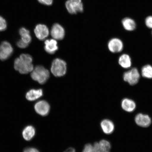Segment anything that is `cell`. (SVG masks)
<instances>
[{
	"label": "cell",
	"mask_w": 152,
	"mask_h": 152,
	"mask_svg": "<svg viewBox=\"0 0 152 152\" xmlns=\"http://www.w3.org/2000/svg\"><path fill=\"white\" fill-rule=\"evenodd\" d=\"M64 152H75V150L73 148H69Z\"/></svg>",
	"instance_id": "obj_28"
},
{
	"label": "cell",
	"mask_w": 152,
	"mask_h": 152,
	"mask_svg": "<svg viewBox=\"0 0 152 152\" xmlns=\"http://www.w3.org/2000/svg\"><path fill=\"white\" fill-rule=\"evenodd\" d=\"M19 33L21 37L22 40L26 43L31 42V37L30 35V31L24 28H22L19 30Z\"/></svg>",
	"instance_id": "obj_19"
},
{
	"label": "cell",
	"mask_w": 152,
	"mask_h": 152,
	"mask_svg": "<svg viewBox=\"0 0 152 152\" xmlns=\"http://www.w3.org/2000/svg\"><path fill=\"white\" fill-rule=\"evenodd\" d=\"M51 34L53 39L60 40L64 39L65 35V31L61 26L56 23L52 26L51 30Z\"/></svg>",
	"instance_id": "obj_10"
},
{
	"label": "cell",
	"mask_w": 152,
	"mask_h": 152,
	"mask_svg": "<svg viewBox=\"0 0 152 152\" xmlns=\"http://www.w3.org/2000/svg\"><path fill=\"white\" fill-rule=\"evenodd\" d=\"M7 28V23L5 19L0 16V31H4Z\"/></svg>",
	"instance_id": "obj_23"
},
{
	"label": "cell",
	"mask_w": 152,
	"mask_h": 152,
	"mask_svg": "<svg viewBox=\"0 0 152 152\" xmlns=\"http://www.w3.org/2000/svg\"><path fill=\"white\" fill-rule=\"evenodd\" d=\"M65 5L68 12L71 14L82 12L83 10L81 0H68L66 2Z\"/></svg>",
	"instance_id": "obj_5"
},
{
	"label": "cell",
	"mask_w": 152,
	"mask_h": 152,
	"mask_svg": "<svg viewBox=\"0 0 152 152\" xmlns=\"http://www.w3.org/2000/svg\"><path fill=\"white\" fill-rule=\"evenodd\" d=\"M33 58L28 54H22L14 61L15 69L22 74H26L33 71Z\"/></svg>",
	"instance_id": "obj_1"
},
{
	"label": "cell",
	"mask_w": 152,
	"mask_h": 152,
	"mask_svg": "<svg viewBox=\"0 0 152 152\" xmlns=\"http://www.w3.org/2000/svg\"><path fill=\"white\" fill-rule=\"evenodd\" d=\"M51 71L55 77H61L64 76L66 71V62L61 59H55L52 62Z\"/></svg>",
	"instance_id": "obj_3"
},
{
	"label": "cell",
	"mask_w": 152,
	"mask_h": 152,
	"mask_svg": "<svg viewBox=\"0 0 152 152\" xmlns=\"http://www.w3.org/2000/svg\"></svg>",
	"instance_id": "obj_30"
},
{
	"label": "cell",
	"mask_w": 152,
	"mask_h": 152,
	"mask_svg": "<svg viewBox=\"0 0 152 152\" xmlns=\"http://www.w3.org/2000/svg\"><path fill=\"white\" fill-rule=\"evenodd\" d=\"M135 121L138 126L147 128L151 124V119L148 115L140 113L135 117Z\"/></svg>",
	"instance_id": "obj_8"
},
{
	"label": "cell",
	"mask_w": 152,
	"mask_h": 152,
	"mask_svg": "<svg viewBox=\"0 0 152 152\" xmlns=\"http://www.w3.org/2000/svg\"><path fill=\"white\" fill-rule=\"evenodd\" d=\"M34 32L36 37L40 40L45 39L49 34L48 28L45 25L42 24H39L36 26Z\"/></svg>",
	"instance_id": "obj_11"
},
{
	"label": "cell",
	"mask_w": 152,
	"mask_h": 152,
	"mask_svg": "<svg viewBox=\"0 0 152 152\" xmlns=\"http://www.w3.org/2000/svg\"><path fill=\"white\" fill-rule=\"evenodd\" d=\"M142 77L147 79H152V66L149 64L144 66L141 70Z\"/></svg>",
	"instance_id": "obj_20"
},
{
	"label": "cell",
	"mask_w": 152,
	"mask_h": 152,
	"mask_svg": "<svg viewBox=\"0 0 152 152\" xmlns=\"http://www.w3.org/2000/svg\"><path fill=\"white\" fill-rule=\"evenodd\" d=\"M43 95V90L42 89H32L26 93V98L28 100L33 101L41 97Z\"/></svg>",
	"instance_id": "obj_15"
},
{
	"label": "cell",
	"mask_w": 152,
	"mask_h": 152,
	"mask_svg": "<svg viewBox=\"0 0 152 152\" xmlns=\"http://www.w3.org/2000/svg\"><path fill=\"white\" fill-rule=\"evenodd\" d=\"M123 109L128 113H132L136 108V104L134 101L128 98L123 99L121 103Z\"/></svg>",
	"instance_id": "obj_14"
},
{
	"label": "cell",
	"mask_w": 152,
	"mask_h": 152,
	"mask_svg": "<svg viewBox=\"0 0 152 152\" xmlns=\"http://www.w3.org/2000/svg\"><path fill=\"white\" fill-rule=\"evenodd\" d=\"M97 152H109V151H101L100 149L99 150H98Z\"/></svg>",
	"instance_id": "obj_29"
},
{
	"label": "cell",
	"mask_w": 152,
	"mask_h": 152,
	"mask_svg": "<svg viewBox=\"0 0 152 152\" xmlns=\"http://www.w3.org/2000/svg\"><path fill=\"white\" fill-rule=\"evenodd\" d=\"M17 45L21 48H25L27 47L28 44L24 42L21 39L19 40L17 43Z\"/></svg>",
	"instance_id": "obj_25"
},
{
	"label": "cell",
	"mask_w": 152,
	"mask_h": 152,
	"mask_svg": "<svg viewBox=\"0 0 152 152\" xmlns=\"http://www.w3.org/2000/svg\"><path fill=\"white\" fill-rule=\"evenodd\" d=\"M35 111L39 115L42 116H46L48 115L50 110V106L48 102L45 100L38 102L34 106Z\"/></svg>",
	"instance_id": "obj_7"
},
{
	"label": "cell",
	"mask_w": 152,
	"mask_h": 152,
	"mask_svg": "<svg viewBox=\"0 0 152 152\" xmlns=\"http://www.w3.org/2000/svg\"><path fill=\"white\" fill-rule=\"evenodd\" d=\"M45 44V50L49 54H54L58 50V43L56 39L46 40Z\"/></svg>",
	"instance_id": "obj_12"
},
{
	"label": "cell",
	"mask_w": 152,
	"mask_h": 152,
	"mask_svg": "<svg viewBox=\"0 0 152 152\" xmlns=\"http://www.w3.org/2000/svg\"><path fill=\"white\" fill-rule=\"evenodd\" d=\"M99 149L101 151H109L111 149V145L110 142L106 140H102L99 142Z\"/></svg>",
	"instance_id": "obj_21"
},
{
	"label": "cell",
	"mask_w": 152,
	"mask_h": 152,
	"mask_svg": "<svg viewBox=\"0 0 152 152\" xmlns=\"http://www.w3.org/2000/svg\"><path fill=\"white\" fill-rule=\"evenodd\" d=\"M118 62L119 65L124 68L130 67L132 64L130 56L126 54H123L119 57Z\"/></svg>",
	"instance_id": "obj_17"
},
{
	"label": "cell",
	"mask_w": 152,
	"mask_h": 152,
	"mask_svg": "<svg viewBox=\"0 0 152 152\" xmlns=\"http://www.w3.org/2000/svg\"><path fill=\"white\" fill-rule=\"evenodd\" d=\"M53 0H38L42 4L46 5H51L53 3Z\"/></svg>",
	"instance_id": "obj_26"
},
{
	"label": "cell",
	"mask_w": 152,
	"mask_h": 152,
	"mask_svg": "<svg viewBox=\"0 0 152 152\" xmlns=\"http://www.w3.org/2000/svg\"><path fill=\"white\" fill-rule=\"evenodd\" d=\"M31 76L34 80L37 81L40 84H43L48 80L50 73L43 66H38L34 68Z\"/></svg>",
	"instance_id": "obj_2"
},
{
	"label": "cell",
	"mask_w": 152,
	"mask_h": 152,
	"mask_svg": "<svg viewBox=\"0 0 152 152\" xmlns=\"http://www.w3.org/2000/svg\"><path fill=\"white\" fill-rule=\"evenodd\" d=\"M13 49L10 43L4 41L0 45V60L4 61L8 59L12 54Z\"/></svg>",
	"instance_id": "obj_6"
},
{
	"label": "cell",
	"mask_w": 152,
	"mask_h": 152,
	"mask_svg": "<svg viewBox=\"0 0 152 152\" xmlns=\"http://www.w3.org/2000/svg\"><path fill=\"white\" fill-rule=\"evenodd\" d=\"M145 24L148 28L152 29V16H148L146 18Z\"/></svg>",
	"instance_id": "obj_24"
},
{
	"label": "cell",
	"mask_w": 152,
	"mask_h": 152,
	"mask_svg": "<svg viewBox=\"0 0 152 152\" xmlns=\"http://www.w3.org/2000/svg\"><path fill=\"white\" fill-rule=\"evenodd\" d=\"M35 134V128L32 126H28L24 129L23 132V136L25 140L27 141L31 140Z\"/></svg>",
	"instance_id": "obj_18"
},
{
	"label": "cell",
	"mask_w": 152,
	"mask_h": 152,
	"mask_svg": "<svg viewBox=\"0 0 152 152\" xmlns=\"http://www.w3.org/2000/svg\"><path fill=\"white\" fill-rule=\"evenodd\" d=\"M100 126L103 132L106 134H112L115 130V125L113 121L110 120H103L101 122Z\"/></svg>",
	"instance_id": "obj_13"
},
{
	"label": "cell",
	"mask_w": 152,
	"mask_h": 152,
	"mask_svg": "<svg viewBox=\"0 0 152 152\" xmlns=\"http://www.w3.org/2000/svg\"><path fill=\"white\" fill-rule=\"evenodd\" d=\"M83 152H97L94 145L91 144H87L85 146Z\"/></svg>",
	"instance_id": "obj_22"
},
{
	"label": "cell",
	"mask_w": 152,
	"mask_h": 152,
	"mask_svg": "<svg viewBox=\"0 0 152 152\" xmlns=\"http://www.w3.org/2000/svg\"><path fill=\"white\" fill-rule=\"evenodd\" d=\"M24 152H39V151L35 148H26L24 150Z\"/></svg>",
	"instance_id": "obj_27"
},
{
	"label": "cell",
	"mask_w": 152,
	"mask_h": 152,
	"mask_svg": "<svg viewBox=\"0 0 152 152\" xmlns=\"http://www.w3.org/2000/svg\"><path fill=\"white\" fill-rule=\"evenodd\" d=\"M108 47L110 52L113 53H117L122 50L123 44L121 39L117 38H113L109 41Z\"/></svg>",
	"instance_id": "obj_9"
},
{
	"label": "cell",
	"mask_w": 152,
	"mask_h": 152,
	"mask_svg": "<svg viewBox=\"0 0 152 152\" xmlns=\"http://www.w3.org/2000/svg\"><path fill=\"white\" fill-rule=\"evenodd\" d=\"M124 29L128 31H132L136 28V23L132 19L129 18H124L121 21Z\"/></svg>",
	"instance_id": "obj_16"
},
{
	"label": "cell",
	"mask_w": 152,
	"mask_h": 152,
	"mask_svg": "<svg viewBox=\"0 0 152 152\" xmlns=\"http://www.w3.org/2000/svg\"><path fill=\"white\" fill-rule=\"evenodd\" d=\"M140 74L137 68H133L124 74L123 78L124 81L131 85H136L140 78Z\"/></svg>",
	"instance_id": "obj_4"
}]
</instances>
